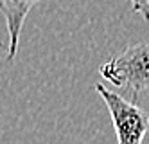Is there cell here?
<instances>
[{
	"instance_id": "3",
	"label": "cell",
	"mask_w": 149,
	"mask_h": 144,
	"mask_svg": "<svg viewBox=\"0 0 149 144\" xmlns=\"http://www.w3.org/2000/svg\"><path fill=\"white\" fill-rule=\"evenodd\" d=\"M41 0H0V13L6 18L7 34H9V51L7 61H13L18 52V41L27 15Z\"/></svg>"
},
{
	"instance_id": "1",
	"label": "cell",
	"mask_w": 149,
	"mask_h": 144,
	"mask_svg": "<svg viewBox=\"0 0 149 144\" xmlns=\"http://www.w3.org/2000/svg\"><path fill=\"white\" fill-rule=\"evenodd\" d=\"M101 76L119 88L122 97L136 103L149 88V43H133L101 67Z\"/></svg>"
},
{
	"instance_id": "4",
	"label": "cell",
	"mask_w": 149,
	"mask_h": 144,
	"mask_svg": "<svg viewBox=\"0 0 149 144\" xmlns=\"http://www.w3.org/2000/svg\"><path fill=\"white\" fill-rule=\"evenodd\" d=\"M131 2V9L135 13L142 15L144 20L149 22V0H130Z\"/></svg>"
},
{
	"instance_id": "2",
	"label": "cell",
	"mask_w": 149,
	"mask_h": 144,
	"mask_svg": "<svg viewBox=\"0 0 149 144\" xmlns=\"http://www.w3.org/2000/svg\"><path fill=\"white\" fill-rule=\"evenodd\" d=\"M95 90L102 97L110 110V117L115 128V135L119 144H142V139L149 126V115L136 103L127 101L120 94L108 90L104 85L97 83Z\"/></svg>"
}]
</instances>
